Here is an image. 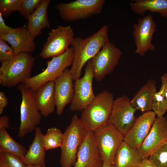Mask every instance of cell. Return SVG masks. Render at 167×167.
<instances>
[{
	"label": "cell",
	"mask_w": 167,
	"mask_h": 167,
	"mask_svg": "<svg viewBox=\"0 0 167 167\" xmlns=\"http://www.w3.org/2000/svg\"><path fill=\"white\" fill-rule=\"evenodd\" d=\"M50 0H42L39 6L28 19L27 28L35 38L41 33L42 29L50 26L47 16Z\"/></svg>",
	"instance_id": "21"
},
{
	"label": "cell",
	"mask_w": 167,
	"mask_h": 167,
	"mask_svg": "<svg viewBox=\"0 0 167 167\" xmlns=\"http://www.w3.org/2000/svg\"><path fill=\"white\" fill-rule=\"evenodd\" d=\"M41 1L42 0H22L19 11L21 15L28 19Z\"/></svg>",
	"instance_id": "31"
},
{
	"label": "cell",
	"mask_w": 167,
	"mask_h": 167,
	"mask_svg": "<svg viewBox=\"0 0 167 167\" xmlns=\"http://www.w3.org/2000/svg\"><path fill=\"white\" fill-rule=\"evenodd\" d=\"M27 151L25 147L12 139L6 129L0 130V152L11 153L22 160Z\"/></svg>",
	"instance_id": "25"
},
{
	"label": "cell",
	"mask_w": 167,
	"mask_h": 167,
	"mask_svg": "<svg viewBox=\"0 0 167 167\" xmlns=\"http://www.w3.org/2000/svg\"><path fill=\"white\" fill-rule=\"evenodd\" d=\"M34 60L31 53H22L1 62L0 85L7 87H13L30 78Z\"/></svg>",
	"instance_id": "2"
},
{
	"label": "cell",
	"mask_w": 167,
	"mask_h": 167,
	"mask_svg": "<svg viewBox=\"0 0 167 167\" xmlns=\"http://www.w3.org/2000/svg\"><path fill=\"white\" fill-rule=\"evenodd\" d=\"M102 167H114L113 165L109 164L103 162Z\"/></svg>",
	"instance_id": "38"
},
{
	"label": "cell",
	"mask_w": 167,
	"mask_h": 167,
	"mask_svg": "<svg viewBox=\"0 0 167 167\" xmlns=\"http://www.w3.org/2000/svg\"><path fill=\"white\" fill-rule=\"evenodd\" d=\"M148 158L156 167H167V141L158 147Z\"/></svg>",
	"instance_id": "28"
},
{
	"label": "cell",
	"mask_w": 167,
	"mask_h": 167,
	"mask_svg": "<svg viewBox=\"0 0 167 167\" xmlns=\"http://www.w3.org/2000/svg\"><path fill=\"white\" fill-rule=\"evenodd\" d=\"M88 131L80 118L75 114L63 133V142L61 147V167H72L74 165L79 147Z\"/></svg>",
	"instance_id": "4"
},
{
	"label": "cell",
	"mask_w": 167,
	"mask_h": 167,
	"mask_svg": "<svg viewBox=\"0 0 167 167\" xmlns=\"http://www.w3.org/2000/svg\"><path fill=\"white\" fill-rule=\"evenodd\" d=\"M22 0H0V13L6 17L12 13L19 11Z\"/></svg>",
	"instance_id": "30"
},
{
	"label": "cell",
	"mask_w": 167,
	"mask_h": 167,
	"mask_svg": "<svg viewBox=\"0 0 167 167\" xmlns=\"http://www.w3.org/2000/svg\"><path fill=\"white\" fill-rule=\"evenodd\" d=\"M27 167H41L39 165H27Z\"/></svg>",
	"instance_id": "39"
},
{
	"label": "cell",
	"mask_w": 167,
	"mask_h": 167,
	"mask_svg": "<svg viewBox=\"0 0 167 167\" xmlns=\"http://www.w3.org/2000/svg\"><path fill=\"white\" fill-rule=\"evenodd\" d=\"M167 141V119L163 116L156 118L143 142L137 148L143 159L148 158L160 145Z\"/></svg>",
	"instance_id": "14"
},
{
	"label": "cell",
	"mask_w": 167,
	"mask_h": 167,
	"mask_svg": "<svg viewBox=\"0 0 167 167\" xmlns=\"http://www.w3.org/2000/svg\"><path fill=\"white\" fill-rule=\"evenodd\" d=\"M94 132L89 131L79 149L74 167H102Z\"/></svg>",
	"instance_id": "16"
},
{
	"label": "cell",
	"mask_w": 167,
	"mask_h": 167,
	"mask_svg": "<svg viewBox=\"0 0 167 167\" xmlns=\"http://www.w3.org/2000/svg\"><path fill=\"white\" fill-rule=\"evenodd\" d=\"M35 131L33 140L22 160L26 165H36L45 167V151L44 144V135L39 127H36Z\"/></svg>",
	"instance_id": "20"
},
{
	"label": "cell",
	"mask_w": 167,
	"mask_h": 167,
	"mask_svg": "<svg viewBox=\"0 0 167 167\" xmlns=\"http://www.w3.org/2000/svg\"><path fill=\"white\" fill-rule=\"evenodd\" d=\"M8 104L7 99L5 94L2 92H0V114L2 113L4 108Z\"/></svg>",
	"instance_id": "34"
},
{
	"label": "cell",
	"mask_w": 167,
	"mask_h": 167,
	"mask_svg": "<svg viewBox=\"0 0 167 167\" xmlns=\"http://www.w3.org/2000/svg\"><path fill=\"white\" fill-rule=\"evenodd\" d=\"M34 38L27 27H24L16 28L14 31L6 34H0V38L10 44L15 55L33 52L36 47Z\"/></svg>",
	"instance_id": "18"
},
{
	"label": "cell",
	"mask_w": 167,
	"mask_h": 167,
	"mask_svg": "<svg viewBox=\"0 0 167 167\" xmlns=\"http://www.w3.org/2000/svg\"><path fill=\"white\" fill-rule=\"evenodd\" d=\"M44 144L45 151L61 148L63 140V133L59 129L52 127L48 129L43 136Z\"/></svg>",
	"instance_id": "26"
},
{
	"label": "cell",
	"mask_w": 167,
	"mask_h": 167,
	"mask_svg": "<svg viewBox=\"0 0 167 167\" xmlns=\"http://www.w3.org/2000/svg\"><path fill=\"white\" fill-rule=\"evenodd\" d=\"M15 28L10 27L6 24L3 17L0 13V34H5L11 32Z\"/></svg>",
	"instance_id": "33"
},
{
	"label": "cell",
	"mask_w": 167,
	"mask_h": 167,
	"mask_svg": "<svg viewBox=\"0 0 167 167\" xmlns=\"http://www.w3.org/2000/svg\"><path fill=\"white\" fill-rule=\"evenodd\" d=\"M156 114L150 111L140 115L124 136L123 141L131 147L138 148L148 135L156 118Z\"/></svg>",
	"instance_id": "15"
},
{
	"label": "cell",
	"mask_w": 167,
	"mask_h": 167,
	"mask_svg": "<svg viewBox=\"0 0 167 167\" xmlns=\"http://www.w3.org/2000/svg\"><path fill=\"white\" fill-rule=\"evenodd\" d=\"M93 132L103 162L113 165L116 153L123 141L124 135L108 122Z\"/></svg>",
	"instance_id": "7"
},
{
	"label": "cell",
	"mask_w": 167,
	"mask_h": 167,
	"mask_svg": "<svg viewBox=\"0 0 167 167\" xmlns=\"http://www.w3.org/2000/svg\"><path fill=\"white\" fill-rule=\"evenodd\" d=\"M114 101L113 94L104 90L82 111L80 118L88 131L94 132L108 122Z\"/></svg>",
	"instance_id": "3"
},
{
	"label": "cell",
	"mask_w": 167,
	"mask_h": 167,
	"mask_svg": "<svg viewBox=\"0 0 167 167\" xmlns=\"http://www.w3.org/2000/svg\"><path fill=\"white\" fill-rule=\"evenodd\" d=\"M165 79V86L164 91V98L165 105L167 108V74H164L162 75Z\"/></svg>",
	"instance_id": "37"
},
{
	"label": "cell",
	"mask_w": 167,
	"mask_h": 167,
	"mask_svg": "<svg viewBox=\"0 0 167 167\" xmlns=\"http://www.w3.org/2000/svg\"><path fill=\"white\" fill-rule=\"evenodd\" d=\"M12 48L6 43L5 40L0 38V62L9 60L15 55Z\"/></svg>",
	"instance_id": "32"
},
{
	"label": "cell",
	"mask_w": 167,
	"mask_h": 167,
	"mask_svg": "<svg viewBox=\"0 0 167 167\" xmlns=\"http://www.w3.org/2000/svg\"><path fill=\"white\" fill-rule=\"evenodd\" d=\"M74 33L69 25H60L51 29L40 54L42 58L53 57L64 53L71 45Z\"/></svg>",
	"instance_id": "10"
},
{
	"label": "cell",
	"mask_w": 167,
	"mask_h": 167,
	"mask_svg": "<svg viewBox=\"0 0 167 167\" xmlns=\"http://www.w3.org/2000/svg\"><path fill=\"white\" fill-rule=\"evenodd\" d=\"M94 77L90 60L86 63L83 77L76 79L74 85V93L70 106L72 111H82L94 98L92 89Z\"/></svg>",
	"instance_id": "11"
},
{
	"label": "cell",
	"mask_w": 167,
	"mask_h": 167,
	"mask_svg": "<svg viewBox=\"0 0 167 167\" xmlns=\"http://www.w3.org/2000/svg\"><path fill=\"white\" fill-rule=\"evenodd\" d=\"M73 78L66 69L55 81L54 96L57 114L60 116L65 106L71 103L74 95Z\"/></svg>",
	"instance_id": "17"
},
{
	"label": "cell",
	"mask_w": 167,
	"mask_h": 167,
	"mask_svg": "<svg viewBox=\"0 0 167 167\" xmlns=\"http://www.w3.org/2000/svg\"><path fill=\"white\" fill-rule=\"evenodd\" d=\"M122 52L115 44L110 41L90 60L94 77L98 81H101L111 74L118 65Z\"/></svg>",
	"instance_id": "9"
},
{
	"label": "cell",
	"mask_w": 167,
	"mask_h": 167,
	"mask_svg": "<svg viewBox=\"0 0 167 167\" xmlns=\"http://www.w3.org/2000/svg\"><path fill=\"white\" fill-rule=\"evenodd\" d=\"M138 167H156L149 159L145 158L143 159Z\"/></svg>",
	"instance_id": "36"
},
{
	"label": "cell",
	"mask_w": 167,
	"mask_h": 167,
	"mask_svg": "<svg viewBox=\"0 0 167 167\" xmlns=\"http://www.w3.org/2000/svg\"><path fill=\"white\" fill-rule=\"evenodd\" d=\"M156 92L155 81L149 80L139 90L130 101L131 103L136 110L142 112L151 111Z\"/></svg>",
	"instance_id": "22"
},
{
	"label": "cell",
	"mask_w": 167,
	"mask_h": 167,
	"mask_svg": "<svg viewBox=\"0 0 167 167\" xmlns=\"http://www.w3.org/2000/svg\"><path fill=\"white\" fill-rule=\"evenodd\" d=\"M0 167H27L22 159L13 154L0 152Z\"/></svg>",
	"instance_id": "29"
},
{
	"label": "cell",
	"mask_w": 167,
	"mask_h": 167,
	"mask_svg": "<svg viewBox=\"0 0 167 167\" xmlns=\"http://www.w3.org/2000/svg\"><path fill=\"white\" fill-rule=\"evenodd\" d=\"M105 2V0H76L58 3L56 7L62 20L73 22L100 14Z\"/></svg>",
	"instance_id": "8"
},
{
	"label": "cell",
	"mask_w": 167,
	"mask_h": 167,
	"mask_svg": "<svg viewBox=\"0 0 167 167\" xmlns=\"http://www.w3.org/2000/svg\"><path fill=\"white\" fill-rule=\"evenodd\" d=\"M74 59V49L68 47L63 54L52 57L47 63V67L42 72L24 81L25 87L36 92L47 82L55 81L67 67L72 65Z\"/></svg>",
	"instance_id": "5"
},
{
	"label": "cell",
	"mask_w": 167,
	"mask_h": 167,
	"mask_svg": "<svg viewBox=\"0 0 167 167\" xmlns=\"http://www.w3.org/2000/svg\"><path fill=\"white\" fill-rule=\"evenodd\" d=\"M109 41L108 28L106 25L87 37H74L71 45L74 49V59L70 70L73 80L80 78L83 67Z\"/></svg>",
	"instance_id": "1"
},
{
	"label": "cell",
	"mask_w": 167,
	"mask_h": 167,
	"mask_svg": "<svg viewBox=\"0 0 167 167\" xmlns=\"http://www.w3.org/2000/svg\"><path fill=\"white\" fill-rule=\"evenodd\" d=\"M130 100L123 95L114 100L108 122L112 124L124 136L133 125L137 110Z\"/></svg>",
	"instance_id": "12"
},
{
	"label": "cell",
	"mask_w": 167,
	"mask_h": 167,
	"mask_svg": "<svg viewBox=\"0 0 167 167\" xmlns=\"http://www.w3.org/2000/svg\"><path fill=\"white\" fill-rule=\"evenodd\" d=\"M9 126V119L6 116H2L0 117V130L6 129Z\"/></svg>",
	"instance_id": "35"
},
{
	"label": "cell",
	"mask_w": 167,
	"mask_h": 167,
	"mask_svg": "<svg viewBox=\"0 0 167 167\" xmlns=\"http://www.w3.org/2000/svg\"><path fill=\"white\" fill-rule=\"evenodd\" d=\"M161 85L158 92L155 94L152 109L157 117H161L167 111L164 98V91L165 86V79L162 76L161 77Z\"/></svg>",
	"instance_id": "27"
},
{
	"label": "cell",
	"mask_w": 167,
	"mask_h": 167,
	"mask_svg": "<svg viewBox=\"0 0 167 167\" xmlns=\"http://www.w3.org/2000/svg\"><path fill=\"white\" fill-rule=\"evenodd\" d=\"M156 28V24L151 14L139 18L137 23L134 24L133 34L136 54L143 57L148 51L155 50V47L152 41Z\"/></svg>",
	"instance_id": "13"
},
{
	"label": "cell",
	"mask_w": 167,
	"mask_h": 167,
	"mask_svg": "<svg viewBox=\"0 0 167 167\" xmlns=\"http://www.w3.org/2000/svg\"><path fill=\"white\" fill-rule=\"evenodd\" d=\"M22 97L20 107V125L18 135L20 138L35 131L41 121V114L35 100V92L23 84L18 86Z\"/></svg>",
	"instance_id": "6"
},
{
	"label": "cell",
	"mask_w": 167,
	"mask_h": 167,
	"mask_svg": "<svg viewBox=\"0 0 167 167\" xmlns=\"http://www.w3.org/2000/svg\"><path fill=\"white\" fill-rule=\"evenodd\" d=\"M55 81H49L39 88L35 93V100L41 115L47 117L53 113L56 106Z\"/></svg>",
	"instance_id": "19"
},
{
	"label": "cell",
	"mask_w": 167,
	"mask_h": 167,
	"mask_svg": "<svg viewBox=\"0 0 167 167\" xmlns=\"http://www.w3.org/2000/svg\"><path fill=\"white\" fill-rule=\"evenodd\" d=\"M143 159L137 148H133L124 141L115 156L114 167H138Z\"/></svg>",
	"instance_id": "23"
},
{
	"label": "cell",
	"mask_w": 167,
	"mask_h": 167,
	"mask_svg": "<svg viewBox=\"0 0 167 167\" xmlns=\"http://www.w3.org/2000/svg\"><path fill=\"white\" fill-rule=\"evenodd\" d=\"M129 5L135 14L144 16L148 11L159 13L162 16L167 17V0H136Z\"/></svg>",
	"instance_id": "24"
}]
</instances>
